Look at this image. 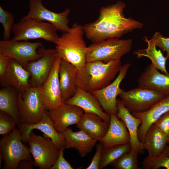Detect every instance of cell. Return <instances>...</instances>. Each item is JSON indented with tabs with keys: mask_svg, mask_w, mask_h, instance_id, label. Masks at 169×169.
<instances>
[{
	"mask_svg": "<svg viewBox=\"0 0 169 169\" xmlns=\"http://www.w3.org/2000/svg\"><path fill=\"white\" fill-rule=\"evenodd\" d=\"M125 4L121 1L101 7L97 19L83 26L86 37L95 43L110 38H120L128 33L141 28L143 23L125 17Z\"/></svg>",
	"mask_w": 169,
	"mask_h": 169,
	"instance_id": "cell-1",
	"label": "cell"
},
{
	"mask_svg": "<svg viewBox=\"0 0 169 169\" xmlns=\"http://www.w3.org/2000/svg\"><path fill=\"white\" fill-rule=\"evenodd\" d=\"M122 65L120 60L107 63L101 61L86 62L78 70L77 86L89 92L102 89L110 83Z\"/></svg>",
	"mask_w": 169,
	"mask_h": 169,
	"instance_id": "cell-2",
	"label": "cell"
},
{
	"mask_svg": "<svg viewBox=\"0 0 169 169\" xmlns=\"http://www.w3.org/2000/svg\"><path fill=\"white\" fill-rule=\"evenodd\" d=\"M84 34L83 26L75 23L54 43L57 54L62 59L71 64L78 70L86 63L87 47L84 39Z\"/></svg>",
	"mask_w": 169,
	"mask_h": 169,
	"instance_id": "cell-3",
	"label": "cell"
},
{
	"mask_svg": "<svg viewBox=\"0 0 169 169\" xmlns=\"http://www.w3.org/2000/svg\"><path fill=\"white\" fill-rule=\"evenodd\" d=\"M57 30L50 23L25 16L15 23L12 29L15 41L41 39L55 43L59 36Z\"/></svg>",
	"mask_w": 169,
	"mask_h": 169,
	"instance_id": "cell-4",
	"label": "cell"
},
{
	"mask_svg": "<svg viewBox=\"0 0 169 169\" xmlns=\"http://www.w3.org/2000/svg\"><path fill=\"white\" fill-rule=\"evenodd\" d=\"M132 43L131 38H110L92 43L87 47L86 62L101 61L107 63L120 60L122 57L130 51Z\"/></svg>",
	"mask_w": 169,
	"mask_h": 169,
	"instance_id": "cell-5",
	"label": "cell"
},
{
	"mask_svg": "<svg viewBox=\"0 0 169 169\" xmlns=\"http://www.w3.org/2000/svg\"><path fill=\"white\" fill-rule=\"evenodd\" d=\"M41 86H31L25 91L18 92L20 124H33L42 119L45 109L42 98Z\"/></svg>",
	"mask_w": 169,
	"mask_h": 169,
	"instance_id": "cell-6",
	"label": "cell"
},
{
	"mask_svg": "<svg viewBox=\"0 0 169 169\" xmlns=\"http://www.w3.org/2000/svg\"><path fill=\"white\" fill-rule=\"evenodd\" d=\"M21 135L19 129L15 127L1 139L0 153L4 161L3 168L16 169L21 161L32 160L29 147L22 143Z\"/></svg>",
	"mask_w": 169,
	"mask_h": 169,
	"instance_id": "cell-7",
	"label": "cell"
},
{
	"mask_svg": "<svg viewBox=\"0 0 169 169\" xmlns=\"http://www.w3.org/2000/svg\"><path fill=\"white\" fill-rule=\"evenodd\" d=\"M34 166L40 169H50L56 161L59 148L49 138L30 133L27 140Z\"/></svg>",
	"mask_w": 169,
	"mask_h": 169,
	"instance_id": "cell-8",
	"label": "cell"
},
{
	"mask_svg": "<svg viewBox=\"0 0 169 169\" xmlns=\"http://www.w3.org/2000/svg\"><path fill=\"white\" fill-rule=\"evenodd\" d=\"M125 107L131 113L146 111L165 95L155 90L138 87L119 95Z\"/></svg>",
	"mask_w": 169,
	"mask_h": 169,
	"instance_id": "cell-9",
	"label": "cell"
},
{
	"mask_svg": "<svg viewBox=\"0 0 169 169\" xmlns=\"http://www.w3.org/2000/svg\"><path fill=\"white\" fill-rule=\"evenodd\" d=\"M42 46V43L39 42L3 40L0 41V52L25 66L29 62L41 57L38 49Z\"/></svg>",
	"mask_w": 169,
	"mask_h": 169,
	"instance_id": "cell-10",
	"label": "cell"
},
{
	"mask_svg": "<svg viewBox=\"0 0 169 169\" xmlns=\"http://www.w3.org/2000/svg\"><path fill=\"white\" fill-rule=\"evenodd\" d=\"M130 64L122 65L118 75L115 80L106 87L91 92L99 100L104 111L110 115L118 112L117 97L124 90L120 88V84L125 77Z\"/></svg>",
	"mask_w": 169,
	"mask_h": 169,
	"instance_id": "cell-11",
	"label": "cell"
},
{
	"mask_svg": "<svg viewBox=\"0 0 169 169\" xmlns=\"http://www.w3.org/2000/svg\"><path fill=\"white\" fill-rule=\"evenodd\" d=\"M29 11L25 16L50 23L63 33L67 32L70 28L68 26V16L70 9L66 8L63 11L56 13L46 8L42 0H29Z\"/></svg>",
	"mask_w": 169,
	"mask_h": 169,
	"instance_id": "cell-12",
	"label": "cell"
},
{
	"mask_svg": "<svg viewBox=\"0 0 169 169\" xmlns=\"http://www.w3.org/2000/svg\"><path fill=\"white\" fill-rule=\"evenodd\" d=\"M61 59L57 54L49 75L41 86L43 101L47 110L57 108L64 103L61 97L59 76Z\"/></svg>",
	"mask_w": 169,
	"mask_h": 169,
	"instance_id": "cell-13",
	"label": "cell"
},
{
	"mask_svg": "<svg viewBox=\"0 0 169 169\" xmlns=\"http://www.w3.org/2000/svg\"><path fill=\"white\" fill-rule=\"evenodd\" d=\"M41 57L29 62L25 66L30 74L32 86H41L47 79L57 54L55 49H45L43 46L38 49Z\"/></svg>",
	"mask_w": 169,
	"mask_h": 169,
	"instance_id": "cell-14",
	"label": "cell"
},
{
	"mask_svg": "<svg viewBox=\"0 0 169 169\" xmlns=\"http://www.w3.org/2000/svg\"><path fill=\"white\" fill-rule=\"evenodd\" d=\"M48 111L54 128L59 133L64 131L70 125H77L84 113L80 108L64 102L57 108Z\"/></svg>",
	"mask_w": 169,
	"mask_h": 169,
	"instance_id": "cell-15",
	"label": "cell"
},
{
	"mask_svg": "<svg viewBox=\"0 0 169 169\" xmlns=\"http://www.w3.org/2000/svg\"><path fill=\"white\" fill-rule=\"evenodd\" d=\"M21 133V139L24 143H27L29 134L33 130L38 129L42 132L43 136L50 138L59 148L64 147V140L61 133L57 132L54 128L53 122L47 110H45L41 120L32 124H21L18 128Z\"/></svg>",
	"mask_w": 169,
	"mask_h": 169,
	"instance_id": "cell-16",
	"label": "cell"
},
{
	"mask_svg": "<svg viewBox=\"0 0 169 169\" xmlns=\"http://www.w3.org/2000/svg\"><path fill=\"white\" fill-rule=\"evenodd\" d=\"M64 102L80 108L84 113L96 114L105 122L110 123V115L104 111L99 100L91 92L78 87L75 94Z\"/></svg>",
	"mask_w": 169,
	"mask_h": 169,
	"instance_id": "cell-17",
	"label": "cell"
},
{
	"mask_svg": "<svg viewBox=\"0 0 169 169\" xmlns=\"http://www.w3.org/2000/svg\"><path fill=\"white\" fill-rule=\"evenodd\" d=\"M30 77V73L21 64L11 59L6 74L0 79V82L3 86L11 87L18 92H23L31 86L29 81Z\"/></svg>",
	"mask_w": 169,
	"mask_h": 169,
	"instance_id": "cell-18",
	"label": "cell"
},
{
	"mask_svg": "<svg viewBox=\"0 0 169 169\" xmlns=\"http://www.w3.org/2000/svg\"><path fill=\"white\" fill-rule=\"evenodd\" d=\"M138 87L169 95V75L160 73L151 63L148 64L137 80Z\"/></svg>",
	"mask_w": 169,
	"mask_h": 169,
	"instance_id": "cell-19",
	"label": "cell"
},
{
	"mask_svg": "<svg viewBox=\"0 0 169 169\" xmlns=\"http://www.w3.org/2000/svg\"><path fill=\"white\" fill-rule=\"evenodd\" d=\"M169 111V95L165 96L149 110L143 112L131 113L142 120L138 131V137L141 143H143L146 133L150 126L160 117Z\"/></svg>",
	"mask_w": 169,
	"mask_h": 169,
	"instance_id": "cell-20",
	"label": "cell"
},
{
	"mask_svg": "<svg viewBox=\"0 0 169 169\" xmlns=\"http://www.w3.org/2000/svg\"><path fill=\"white\" fill-rule=\"evenodd\" d=\"M118 117L125 124L129 133L131 150L137 152L138 154L144 153L143 144L139 140L138 136V131L141 120L134 116L125 107L121 99L117 100Z\"/></svg>",
	"mask_w": 169,
	"mask_h": 169,
	"instance_id": "cell-21",
	"label": "cell"
},
{
	"mask_svg": "<svg viewBox=\"0 0 169 169\" xmlns=\"http://www.w3.org/2000/svg\"><path fill=\"white\" fill-rule=\"evenodd\" d=\"M110 115L108 130L104 136L99 141L103 148L130 143L129 133L124 122L120 120L116 114L112 113Z\"/></svg>",
	"mask_w": 169,
	"mask_h": 169,
	"instance_id": "cell-22",
	"label": "cell"
},
{
	"mask_svg": "<svg viewBox=\"0 0 169 169\" xmlns=\"http://www.w3.org/2000/svg\"><path fill=\"white\" fill-rule=\"evenodd\" d=\"M78 71V69L74 65L61 59L59 67V76L63 102L72 97L76 92Z\"/></svg>",
	"mask_w": 169,
	"mask_h": 169,
	"instance_id": "cell-23",
	"label": "cell"
},
{
	"mask_svg": "<svg viewBox=\"0 0 169 169\" xmlns=\"http://www.w3.org/2000/svg\"><path fill=\"white\" fill-rule=\"evenodd\" d=\"M61 133L64 139L65 148L74 149L82 157L92 151L97 141L81 130L74 132L68 128Z\"/></svg>",
	"mask_w": 169,
	"mask_h": 169,
	"instance_id": "cell-24",
	"label": "cell"
},
{
	"mask_svg": "<svg viewBox=\"0 0 169 169\" xmlns=\"http://www.w3.org/2000/svg\"><path fill=\"white\" fill-rule=\"evenodd\" d=\"M109 123L104 121L98 115L91 113H84L76 127L93 139L99 141L106 134Z\"/></svg>",
	"mask_w": 169,
	"mask_h": 169,
	"instance_id": "cell-25",
	"label": "cell"
},
{
	"mask_svg": "<svg viewBox=\"0 0 169 169\" xmlns=\"http://www.w3.org/2000/svg\"><path fill=\"white\" fill-rule=\"evenodd\" d=\"M168 137L152 124L146 131L142 143L144 149L148 151L147 157L152 158L159 155L166 146Z\"/></svg>",
	"mask_w": 169,
	"mask_h": 169,
	"instance_id": "cell-26",
	"label": "cell"
},
{
	"mask_svg": "<svg viewBox=\"0 0 169 169\" xmlns=\"http://www.w3.org/2000/svg\"><path fill=\"white\" fill-rule=\"evenodd\" d=\"M14 88L4 86L0 90V110L13 117L18 128L20 125L18 105V93ZM18 92V91H17Z\"/></svg>",
	"mask_w": 169,
	"mask_h": 169,
	"instance_id": "cell-27",
	"label": "cell"
},
{
	"mask_svg": "<svg viewBox=\"0 0 169 169\" xmlns=\"http://www.w3.org/2000/svg\"><path fill=\"white\" fill-rule=\"evenodd\" d=\"M145 41L147 44V48L137 50L134 52V54L138 58L143 57L148 58L151 60V64L156 68L164 74L169 75L166 68V62L167 59L164 56L161 50L156 49V46L150 39L145 38Z\"/></svg>",
	"mask_w": 169,
	"mask_h": 169,
	"instance_id": "cell-28",
	"label": "cell"
},
{
	"mask_svg": "<svg viewBox=\"0 0 169 169\" xmlns=\"http://www.w3.org/2000/svg\"><path fill=\"white\" fill-rule=\"evenodd\" d=\"M131 150V146L129 143L114 145L103 148L99 169L103 168L110 165L113 162Z\"/></svg>",
	"mask_w": 169,
	"mask_h": 169,
	"instance_id": "cell-29",
	"label": "cell"
},
{
	"mask_svg": "<svg viewBox=\"0 0 169 169\" xmlns=\"http://www.w3.org/2000/svg\"><path fill=\"white\" fill-rule=\"evenodd\" d=\"M142 164V168L145 169H158L161 167L169 169V145H166L156 157L152 158L146 157Z\"/></svg>",
	"mask_w": 169,
	"mask_h": 169,
	"instance_id": "cell-30",
	"label": "cell"
},
{
	"mask_svg": "<svg viewBox=\"0 0 169 169\" xmlns=\"http://www.w3.org/2000/svg\"><path fill=\"white\" fill-rule=\"evenodd\" d=\"M136 151L131 150L111 163L110 165L116 169H138V155Z\"/></svg>",
	"mask_w": 169,
	"mask_h": 169,
	"instance_id": "cell-31",
	"label": "cell"
},
{
	"mask_svg": "<svg viewBox=\"0 0 169 169\" xmlns=\"http://www.w3.org/2000/svg\"><path fill=\"white\" fill-rule=\"evenodd\" d=\"M14 17L10 12L0 6V22L3 28V40L10 39L12 29L14 23Z\"/></svg>",
	"mask_w": 169,
	"mask_h": 169,
	"instance_id": "cell-32",
	"label": "cell"
},
{
	"mask_svg": "<svg viewBox=\"0 0 169 169\" xmlns=\"http://www.w3.org/2000/svg\"><path fill=\"white\" fill-rule=\"evenodd\" d=\"M15 120L8 114L0 112V134L3 136L8 135L15 127Z\"/></svg>",
	"mask_w": 169,
	"mask_h": 169,
	"instance_id": "cell-33",
	"label": "cell"
},
{
	"mask_svg": "<svg viewBox=\"0 0 169 169\" xmlns=\"http://www.w3.org/2000/svg\"><path fill=\"white\" fill-rule=\"evenodd\" d=\"M155 45L163 52H166V58H169V38L164 37L160 32H156L150 39Z\"/></svg>",
	"mask_w": 169,
	"mask_h": 169,
	"instance_id": "cell-34",
	"label": "cell"
},
{
	"mask_svg": "<svg viewBox=\"0 0 169 169\" xmlns=\"http://www.w3.org/2000/svg\"><path fill=\"white\" fill-rule=\"evenodd\" d=\"M65 149L64 147H62L59 148L57 159L50 169H74L64 157V151Z\"/></svg>",
	"mask_w": 169,
	"mask_h": 169,
	"instance_id": "cell-35",
	"label": "cell"
},
{
	"mask_svg": "<svg viewBox=\"0 0 169 169\" xmlns=\"http://www.w3.org/2000/svg\"><path fill=\"white\" fill-rule=\"evenodd\" d=\"M153 124L160 130L169 136V111L162 115Z\"/></svg>",
	"mask_w": 169,
	"mask_h": 169,
	"instance_id": "cell-36",
	"label": "cell"
},
{
	"mask_svg": "<svg viewBox=\"0 0 169 169\" xmlns=\"http://www.w3.org/2000/svg\"><path fill=\"white\" fill-rule=\"evenodd\" d=\"M103 149L102 144L99 143L97 144L96 150L90 165L86 169H99L100 163Z\"/></svg>",
	"mask_w": 169,
	"mask_h": 169,
	"instance_id": "cell-37",
	"label": "cell"
},
{
	"mask_svg": "<svg viewBox=\"0 0 169 169\" xmlns=\"http://www.w3.org/2000/svg\"><path fill=\"white\" fill-rule=\"evenodd\" d=\"M11 58L0 52V78L6 74Z\"/></svg>",
	"mask_w": 169,
	"mask_h": 169,
	"instance_id": "cell-38",
	"label": "cell"
},
{
	"mask_svg": "<svg viewBox=\"0 0 169 169\" xmlns=\"http://www.w3.org/2000/svg\"><path fill=\"white\" fill-rule=\"evenodd\" d=\"M33 166V160H24L19 163L17 169H32L34 168Z\"/></svg>",
	"mask_w": 169,
	"mask_h": 169,
	"instance_id": "cell-39",
	"label": "cell"
},
{
	"mask_svg": "<svg viewBox=\"0 0 169 169\" xmlns=\"http://www.w3.org/2000/svg\"><path fill=\"white\" fill-rule=\"evenodd\" d=\"M167 142H168V143H169V136H168V137Z\"/></svg>",
	"mask_w": 169,
	"mask_h": 169,
	"instance_id": "cell-40",
	"label": "cell"
},
{
	"mask_svg": "<svg viewBox=\"0 0 169 169\" xmlns=\"http://www.w3.org/2000/svg\"><path fill=\"white\" fill-rule=\"evenodd\" d=\"M104 1H109V0H103Z\"/></svg>",
	"mask_w": 169,
	"mask_h": 169,
	"instance_id": "cell-41",
	"label": "cell"
}]
</instances>
